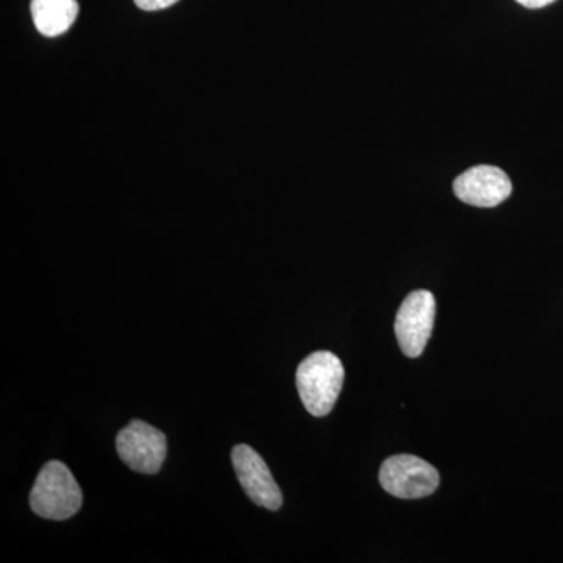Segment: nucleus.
Here are the masks:
<instances>
[{
	"mask_svg": "<svg viewBox=\"0 0 563 563\" xmlns=\"http://www.w3.org/2000/svg\"><path fill=\"white\" fill-rule=\"evenodd\" d=\"M344 383L343 363L329 351L303 358L296 373V385L307 412L313 417L331 413Z\"/></svg>",
	"mask_w": 563,
	"mask_h": 563,
	"instance_id": "f257e3e1",
	"label": "nucleus"
},
{
	"mask_svg": "<svg viewBox=\"0 0 563 563\" xmlns=\"http://www.w3.org/2000/svg\"><path fill=\"white\" fill-rule=\"evenodd\" d=\"M84 493L65 463H46L36 477L31 493L33 512L46 520H68L79 512Z\"/></svg>",
	"mask_w": 563,
	"mask_h": 563,
	"instance_id": "f03ea898",
	"label": "nucleus"
},
{
	"mask_svg": "<svg viewBox=\"0 0 563 563\" xmlns=\"http://www.w3.org/2000/svg\"><path fill=\"white\" fill-rule=\"evenodd\" d=\"M385 492L401 499L426 498L439 488V472L417 455H391L380 466Z\"/></svg>",
	"mask_w": 563,
	"mask_h": 563,
	"instance_id": "7ed1b4c3",
	"label": "nucleus"
},
{
	"mask_svg": "<svg viewBox=\"0 0 563 563\" xmlns=\"http://www.w3.org/2000/svg\"><path fill=\"white\" fill-rule=\"evenodd\" d=\"M117 451L133 472L155 474L165 462L168 443L165 433L154 426L133 420L118 433Z\"/></svg>",
	"mask_w": 563,
	"mask_h": 563,
	"instance_id": "20e7f679",
	"label": "nucleus"
},
{
	"mask_svg": "<svg viewBox=\"0 0 563 563\" xmlns=\"http://www.w3.org/2000/svg\"><path fill=\"white\" fill-rule=\"evenodd\" d=\"M435 322V298L431 291L410 292L396 314L395 332L407 357H420L432 335Z\"/></svg>",
	"mask_w": 563,
	"mask_h": 563,
	"instance_id": "39448f33",
	"label": "nucleus"
},
{
	"mask_svg": "<svg viewBox=\"0 0 563 563\" xmlns=\"http://www.w3.org/2000/svg\"><path fill=\"white\" fill-rule=\"evenodd\" d=\"M232 462L240 484L252 501L265 509H280L284 498L279 485L257 451L247 444H236L232 450Z\"/></svg>",
	"mask_w": 563,
	"mask_h": 563,
	"instance_id": "423d86ee",
	"label": "nucleus"
},
{
	"mask_svg": "<svg viewBox=\"0 0 563 563\" xmlns=\"http://www.w3.org/2000/svg\"><path fill=\"white\" fill-rule=\"evenodd\" d=\"M454 195L473 207L499 206L512 195V181L498 166L479 165L466 169L454 180Z\"/></svg>",
	"mask_w": 563,
	"mask_h": 563,
	"instance_id": "0eeeda50",
	"label": "nucleus"
},
{
	"mask_svg": "<svg viewBox=\"0 0 563 563\" xmlns=\"http://www.w3.org/2000/svg\"><path fill=\"white\" fill-rule=\"evenodd\" d=\"M32 16L44 36H58L68 31L79 14L77 0H32Z\"/></svg>",
	"mask_w": 563,
	"mask_h": 563,
	"instance_id": "6e6552de",
	"label": "nucleus"
},
{
	"mask_svg": "<svg viewBox=\"0 0 563 563\" xmlns=\"http://www.w3.org/2000/svg\"><path fill=\"white\" fill-rule=\"evenodd\" d=\"M176 2H179V0H135L136 5L144 11L168 9V7L174 5Z\"/></svg>",
	"mask_w": 563,
	"mask_h": 563,
	"instance_id": "1a4fd4ad",
	"label": "nucleus"
},
{
	"mask_svg": "<svg viewBox=\"0 0 563 563\" xmlns=\"http://www.w3.org/2000/svg\"><path fill=\"white\" fill-rule=\"evenodd\" d=\"M518 3L526 7V9H543V7L550 5L554 0H517Z\"/></svg>",
	"mask_w": 563,
	"mask_h": 563,
	"instance_id": "9d476101",
	"label": "nucleus"
}]
</instances>
